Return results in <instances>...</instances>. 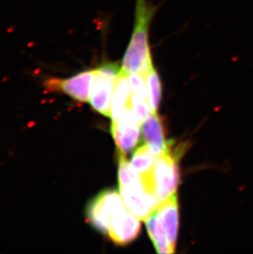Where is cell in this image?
Masks as SVG:
<instances>
[{
	"label": "cell",
	"mask_w": 253,
	"mask_h": 254,
	"mask_svg": "<svg viewBox=\"0 0 253 254\" xmlns=\"http://www.w3.org/2000/svg\"><path fill=\"white\" fill-rule=\"evenodd\" d=\"M155 12L147 0H136L133 30L121 66L126 74L145 75L154 66L149 31Z\"/></svg>",
	"instance_id": "cell-1"
},
{
	"label": "cell",
	"mask_w": 253,
	"mask_h": 254,
	"mask_svg": "<svg viewBox=\"0 0 253 254\" xmlns=\"http://www.w3.org/2000/svg\"><path fill=\"white\" fill-rule=\"evenodd\" d=\"M184 148L168 147L155 158L151 172L141 175L146 187L157 197L160 203L176 193L179 184V161Z\"/></svg>",
	"instance_id": "cell-2"
},
{
	"label": "cell",
	"mask_w": 253,
	"mask_h": 254,
	"mask_svg": "<svg viewBox=\"0 0 253 254\" xmlns=\"http://www.w3.org/2000/svg\"><path fill=\"white\" fill-rule=\"evenodd\" d=\"M126 209L121 193L117 190H105L89 202L86 218L96 230L107 235L112 219Z\"/></svg>",
	"instance_id": "cell-3"
},
{
	"label": "cell",
	"mask_w": 253,
	"mask_h": 254,
	"mask_svg": "<svg viewBox=\"0 0 253 254\" xmlns=\"http://www.w3.org/2000/svg\"><path fill=\"white\" fill-rule=\"evenodd\" d=\"M121 67L115 63H104L94 68L89 102L95 111L110 117V108L115 81Z\"/></svg>",
	"instance_id": "cell-4"
},
{
	"label": "cell",
	"mask_w": 253,
	"mask_h": 254,
	"mask_svg": "<svg viewBox=\"0 0 253 254\" xmlns=\"http://www.w3.org/2000/svg\"><path fill=\"white\" fill-rule=\"evenodd\" d=\"M93 69L78 72L67 78L47 77L43 80V86L49 92H59L69 96L79 102H89Z\"/></svg>",
	"instance_id": "cell-5"
},
{
	"label": "cell",
	"mask_w": 253,
	"mask_h": 254,
	"mask_svg": "<svg viewBox=\"0 0 253 254\" xmlns=\"http://www.w3.org/2000/svg\"><path fill=\"white\" fill-rule=\"evenodd\" d=\"M111 133L121 153L126 155L138 144L141 139V125L128 105L117 120L113 121Z\"/></svg>",
	"instance_id": "cell-6"
},
{
	"label": "cell",
	"mask_w": 253,
	"mask_h": 254,
	"mask_svg": "<svg viewBox=\"0 0 253 254\" xmlns=\"http://www.w3.org/2000/svg\"><path fill=\"white\" fill-rule=\"evenodd\" d=\"M120 189L126 208L141 221H146L160 206L157 197L146 190L141 177Z\"/></svg>",
	"instance_id": "cell-7"
},
{
	"label": "cell",
	"mask_w": 253,
	"mask_h": 254,
	"mask_svg": "<svg viewBox=\"0 0 253 254\" xmlns=\"http://www.w3.org/2000/svg\"><path fill=\"white\" fill-rule=\"evenodd\" d=\"M141 231V220L125 210L112 219L108 236L118 245H126L133 241Z\"/></svg>",
	"instance_id": "cell-8"
},
{
	"label": "cell",
	"mask_w": 253,
	"mask_h": 254,
	"mask_svg": "<svg viewBox=\"0 0 253 254\" xmlns=\"http://www.w3.org/2000/svg\"><path fill=\"white\" fill-rule=\"evenodd\" d=\"M163 227L173 248L176 247L179 234V212L177 193L173 194L160 204L156 209Z\"/></svg>",
	"instance_id": "cell-9"
},
{
	"label": "cell",
	"mask_w": 253,
	"mask_h": 254,
	"mask_svg": "<svg viewBox=\"0 0 253 254\" xmlns=\"http://www.w3.org/2000/svg\"><path fill=\"white\" fill-rule=\"evenodd\" d=\"M146 144L155 156L162 153L168 147L165 130L157 112H153L141 125Z\"/></svg>",
	"instance_id": "cell-10"
},
{
	"label": "cell",
	"mask_w": 253,
	"mask_h": 254,
	"mask_svg": "<svg viewBox=\"0 0 253 254\" xmlns=\"http://www.w3.org/2000/svg\"><path fill=\"white\" fill-rule=\"evenodd\" d=\"M131 96V88L129 85L128 74L123 71L121 68L120 74L118 75L115 81L114 91H113L110 118L112 121L117 120L120 114L127 106Z\"/></svg>",
	"instance_id": "cell-11"
},
{
	"label": "cell",
	"mask_w": 253,
	"mask_h": 254,
	"mask_svg": "<svg viewBox=\"0 0 253 254\" xmlns=\"http://www.w3.org/2000/svg\"><path fill=\"white\" fill-rule=\"evenodd\" d=\"M146 229L149 236L158 254H170L175 253V250L170 244L165 228L163 227L157 212L155 210L146 221Z\"/></svg>",
	"instance_id": "cell-12"
},
{
	"label": "cell",
	"mask_w": 253,
	"mask_h": 254,
	"mask_svg": "<svg viewBox=\"0 0 253 254\" xmlns=\"http://www.w3.org/2000/svg\"><path fill=\"white\" fill-rule=\"evenodd\" d=\"M156 156L153 154L149 146L145 144L136 149L131 157V166L140 175H146L151 172Z\"/></svg>",
	"instance_id": "cell-13"
},
{
	"label": "cell",
	"mask_w": 253,
	"mask_h": 254,
	"mask_svg": "<svg viewBox=\"0 0 253 254\" xmlns=\"http://www.w3.org/2000/svg\"><path fill=\"white\" fill-rule=\"evenodd\" d=\"M143 76L146 80L151 108L154 112H157L161 98V82L160 77L154 66Z\"/></svg>",
	"instance_id": "cell-14"
},
{
	"label": "cell",
	"mask_w": 253,
	"mask_h": 254,
	"mask_svg": "<svg viewBox=\"0 0 253 254\" xmlns=\"http://www.w3.org/2000/svg\"><path fill=\"white\" fill-rule=\"evenodd\" d=\"M127 105L131 107L134 115L141 125L154 112L148 98L136 96L134 94L131 93Z\"/></svg>",
	"instance_id": "cell-15"
}]
</instances>
